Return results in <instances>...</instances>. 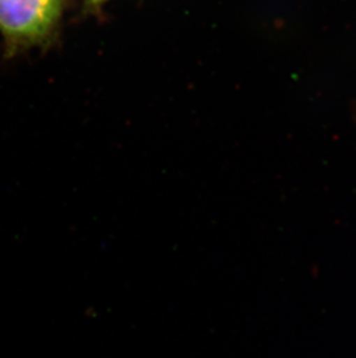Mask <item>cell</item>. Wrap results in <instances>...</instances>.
<instances>
[{
    "instance_id": "obj_2",
    "label": "cell",
    "mask_w": 356,
    "mask_h": 358,
    "mask_svg": "<svg viewBox=\"0 0 356 358\" xmlns=\"http://www.w3.org/2000/svg\"><path fill=\"white\" fill-rule=\"evenodd\" d=\"M110 0H84V10L89 13H96L102 10V7Z\"/></svg>"
},
{
    "instance_id": "obj_1",
    "label": "cell",
    "mask_w": 356,
    "mask_h": 358,
    "mask_svg": "<svg viewBox=\"0 0 356 358\" xmlns=\"http://www.w3.org/2000/svg\"><path fill=\"white\" fill-rule=\"evenodd\" d=\"M68 0H0L5 57L47 49L57 40Z\"/></svg>"
}]
</instances>
